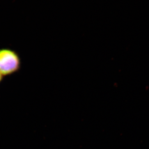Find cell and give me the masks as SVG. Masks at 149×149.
Returning a JSON list of instances; mask_svg holds the SVG:
<instances>
[{
    "instance_id": "cell-2",
    "label": "cell",
    "mask_w": 149,
    "mask_h": 149,
    "mask_svg": "<svg viewBox=\"0 0 149 149\" xmlns=\"http://www.w3.org/2000/svg\"><path fill=\"white\" fill-rule=\"evenodd\" d=\"M3 77L4 76H3L2 74H1V73L0 72V84H1V83L2 82L3 79Z\"/></svg>"
},
{
    "instance_id": "cell-1",
    "label": "cell",
    "mask_w": 149,
    "mask_h": 149,
    "mask_svg": "<svg viewBox=\"0 0 149 149\" xmlns=\"http://www.w3.org/2000/svg\"><path fill=\"white\" fill-rule=\"evenodd\" d=\"M21 67V58L17 52L9 48L0 49V72L4 77L19 72Z\"/></svg>"
}]
</instances>
